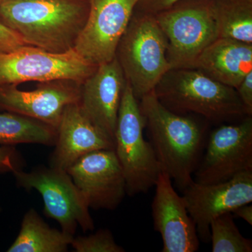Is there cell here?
<instances>
[{
    "instance_id": "1",
    "label": "cell",
    "mask_w": 252,
    "mask_h": 252,
    "mask_svg": "<svg viewBox=\"0 0 252 252\" xmlns=\"http://www.w3.org/2000/svg\"><path fill=\"white\" fill-rule=\"evenodd\" d=\"M141 112L160 172L183 191L203 157L206 127L190 116L176 114L162 105L154 90L140 99Z\"/></svg>"
},
{
    "instance_id": "2",
    "label": "cell",
    "mask_w": 252,
    "mask_h": 252,
    "mask_svg": "<svg viewBox=\"0 0 252 252\" xmlns=\"http://www.w3.org/2000/svg\"><path fill=\"white\" fill-rule=\"evenodd\" d=\"M89 10L87 0H3L0 19L28 45L63 53L74 48Z\"/></svg>"
},
{
    "instance_id": "3",
    "label": "cell",
    "mask_w": 252,
    "mask_h": 252,
    "mask_svg": "<svg viewBox=\"0 0 252 252\" xmlns=\"http://www.w3.org/2000/svg\"><path fill=\"white\" fill-rule=\"evenodd\" d=\"M162 105L176 114H194L206 121L223 123L248 117L236 89L195 68L172 69L154 89Z\"/></svg>"
},
{
    "instance_id": "4",
    "label": "cell",
    "mask_w": 252,
    "mask_h": 252,
    "mask_svg": "<svg viewBox=\"0 0 252 252\" xmlns=\"http://www.w3.org/2000/svg\"><path fill=\"white\" fill-rule=\"evenodd\" d=\"M167 41L154 14L134 11L118 44L116 58L134 95L140 100L171 69Z\"/></svg>"
},
{
    "instance_id": "5",
    "label": "cell",
    "mask_w": 252,
    "mask_h": 252,
    "mask_svg": "<svg viewBox=\"0 0 252 252\" xmlns=\"http://www.w3.org/2000/svg\"><path fill=\"white\" fill-rule=\"evenodd\" d=\"M145 122L138 99L126 81L118 113L114 152L125 177L126 194L145 193L160 172L155 152L144 137Z\"/></svg>"
},
{
    "instance_id": "6",
    "label": "cell",
    "mask_w": 252,
    "mask_h": 252,
    "mask_svg": "<svg viewBox=\"0 0 252 252\" xmlns=\"http://www.w3.org/2000/svg\"><path fill=\"white\" fill-rule=\"evenodd\" d=\"M154 15L166 37L171 69L193 68L200 54L219 38L211 0H181Z\"/></svg>"
},
{
    "instance_id": "7",
    "label": "cell",
    "mask_w": 252,
    "mask_h": 252,
    "mask_svg": "<svg viewBox=\"0 0 252 252\" xmlns=\"http://www.w3.org/2000/svg\"><path fill=\"white\" fill-rule=\"evenodd\" d=\"M13 175L18 187L39 192L44 200V213L59 223L63 232L74 236L78 225L84 232L94 229L90 207L67 171L41 165L30 172L18 170Z\"/></svg>"
},
{
    "instance_id": "8",
    "label": "cell",
    "mask_w": 252,
    "mask_h": 252,
    "mask_svg": "<svg viewBox=\"0 0 252 252\" xmlns=\"http://www.w3.org/2000/svg\"><path fill=\"white\" fill-rule=\"evenodd\" d=\"M97 67L83 59L74 49L52 53L28 45L0 54V86L54 81L82 84Z\"/></svg>"
},
{
    "instance_id": "9",
    "label": "cell",
    "mask_w": 252,
    "mask_h": 252,
    "mask_svg": "<svg viewBox=\"0 0 252 252\" xmlns=\"http://www.w3.org/2000/svg\"><path fill=\"white\" fill-rule=\"evenodd\" d=\"M194 182L203 185L225 182L252 170V118L220 125L207 137Z\"/></svg>"
},
{
    "instance_id": "10",
    "label": "cell",
    "mask_w": 252,
    "mask_h": 252,
    "mask_svg": "<svg viewBox=\"0 0 252 252\" xmlns=\"http://www.w3.org/2000/svg\"><path fill=\"white\" fill-rule=\"evenodd\" d=\"M89 10L74 51L94 66L116 57L118 44L125 32L138 0H87Z\"/></svg>"
},
{
    "instance_id": "11",
    "label": "cell",
    "mask_w": 252,
    "mask_h": 252,
    "mask_svg": "<svg viewBox=\"0 0 252 252\" xmlns=\"http://www.w3.org/2000/svg\"><path fill=\"white\" fill-rule=\"evenodd\" d=\"M90 208L114 210L126 194L124 172L114 149L86 154L67 170Z\"/></svg>"
},
{
    "instance_id": "12",
    "label": "cell",
    "mask_w": 252,
    "mask_h": 252,
    "mask_svg": "<svg viewBox=\"0 0 252 252\" xmlns=\"http://www.w3.org/2000/svg\"><path fill=\"white\" fill-rule=\"evenodd\" d=\"M182 198L193 220L199 239L210 240L214 219L252 202V170L242 172L219 183L203 185L193 182L182 191Z\"/></svg>"
},
{
    "instance_id": "13",
    "label": "cell",
    "mask_w": 252,
    "mask_h": 252,
    "mask_svg": "<svg viewBox=\"0 0 252 252\" xmlns=\"http://www.w3.org/2000/svg\"><path fill=\"white\" fill-rule=\"evenodd\" d=\"M33 91L15 84L0 86V109L45 123L57 129L67 106L79 102L81 84L71 81L40 83Z\"/></svg>"
},
{
    "instance_id": "14",
    "label": "cell",
    "mask_w": 252,
    "mask_h": 252,
    "mask_svg": "<svg viewBox=\"0 0 252 252\" xmlns=\"http://www.w3.org/2000/svg\"><path fill=\"white\" fill-rule=\"evenodd\" d=\"M152 202L154 228L161 235L162 252H195L200 247L196 227L172 180L160 172Z\"/></svg>"
},
{
    "instance_id": "15",
    "label": "cell",
    "mask_w": 252,
    "mask_h": 252,
    "mask_svg": "<svg viewBox=\"0 0 252 252\" xmlns=\"http://www.w3.org/2000/svg\"><path fill=\"white\" fill-rule=\"evenodd\" d=\"M126 85L125 76L116 57L97 66L81 84V108L113 140Z\"/></svg>"
},
{
    "instance_id": "16",
    "label": "cell",
    "mask_w": 252,
    "mask_h": 252,
    "mask_svg": "<svg viewBox=\"0 0 252 252\" xmlns=\"http://www.w3.org/2000/svg\"><path fill=\"white\" fill-rule=\"evenodd\" d=\"M54 146L49 166L67 171L86 154L102 149H114V141L89 119L77 102L64 109Z\"/></svg>"
},
{
    "instance_id": "17",
    "label": "cell",
    "mask_w": 252,
    "mask_h": 252,
    "mask_svg": "<svg viewBox=\"0 0 252 252\" xmlns=\"http://www.w3.org/2000/svg\"><path fill=\"white\" fill-rule=\"evenodd\" d=\"M193 68L236 89L252 70V44L217 38L200 54Z\"/></svg>"
},
{
    "instance_id": "18",
    "label": "cell",
    "mask_w": 252,
    "mask_h": 252,
    "mask_svg": "<svg viewBox=\"0 0 252 252\" xmlns=\"http://www.w3.org/2000/svg\"><path fill=\"white\" fill-rule=\"evenodd\" d=\"M74 236L51 228L34 209L23 217L19 234L8 252H65Z\"/></svg>"
},
{
    "instance_id": "19",
    "label": "cell",
    "mask_w": 252,
    "mask_h": 252,
    "mask_svg": "<svg viewBox=\"0 0 252 252\" xmlns=\"http://www.w3.org/2000/svg\"><path fill=\"white\" fill-rule=\"evenodd\" d=\"M57 129L36 119L6 112L0 113V146L39 144L54 146Z\"/></svg>"
},
{
    "instance_id": "20",
    "label": "cell",
    "mask_w": 252,
    "mask_h": 252,
    "mask_svg": "<svg viewBox=\"0 0 252 252\" xmlns=\"http://www.w3.org/2000/svg\"><path fill=\"white\" fill-rule=\"evenodd\" d=\"M219 37L252 44V0H211Z\"/></svg>"
},
{
    "instance_id": "21",
    "label": "cell",
    "mask_w": 252,
    "mask_h": 252,
    "mask_svg": "<svg viewBox=\"0 0 252 252\" xmlns=\"http://www.w3.org/2000/svg\"><path fill=\"white\" fill-rule=\"evenodd\" d=\"M212 252H252V241L240 233L230 212L216 217L210 223Z\"/></svg>"
},
{
    "instance_id": "22",
    "label": "cell",
    "mask_w": 252,
    "mask_h": 252,
    "mask_svg": "<svg viewBox=\"0 0 252 252\" xmlns=\"http://www.w3.org/2000/svg\"><path fill=\"white\" fill-rule=\"evenodd\" d=\"M75 252H124L108 229H100L86 236L73 238L70 244Z\"/></svg>"
},
{
    "instance_id": "23",
    "label": "cell",
    "mask_w": 252,
    "mask_h": 252,
    "mask_svg": "<svg viewBox=\"0 0 252 252\" xmlns=\"http://www.w3.org/2000/svg\"><path fill=\"white\" fill-rule=\"evenodd\" d=\"M24 162L14 146H0V173L23 170Z\"/></svg>"
},
{
    "instance_id": "24",
    "label": "cell",
    "mask_w": 252,
    "mask_h": 252,
    "mask_svg": "<svg viewBox=\"0 0 252 252\" xmlns=\"http://www.w3.org/2000/svg\"><path fill=\"white\" fill-rule=\"evenodd\" d=\"M26 46L28 44L19 34L0 19V54L12 52Z\"/></svg>"
},
{
    "instance_id": "25",
    "label": "cell",
    "mask_w": 252,
    "mask_h": 252,
    "mask_svg": "<svg viewBox=\"0 0 252 252\" xmlns=\"http://www.w3.org/2000/svg\"><path fill=\"white\" fill-rule=\"evenodd\" d=\"M247 115H252V70L244 77L236 89Z\"/></svg>"
},
{
    "instance_id": "26",
    "label": "cell",
    "mask_w": 252,
    "mask_h": 252,
    "mask_svg": "<svg viewBox=\"0 0 252 252\" xmlns=\"http://www.w3.org/2000/svg\"><path fill=\"white\" fill-rule=\"evenodd\" d=\"M181 0H138L135 11L155 14L171 7Z\"/></svg>"
},
{
    "instance_id": "27",
    "label": "cell",
    "mask_w": 252,
    "mask_h": 252,
    "mask_svg": "<svg viewBox=\"0 0 252 252\" xmlns=\"http://www.w3.org/2000/svg\"><path fill=\"white\" fill-rule=\"evenodd\" d=\"M234 217L240 218L250 225H252V205L251 203L246 204L235 209L232 212Z\"/></svg>"
},
{
    "instance_id": "28",
    "label": "cell",
    "mask_w": 252,
    "mask_h": 252,
    "mask_svg": "<svg viewBox=\"0 0 252 252\" xmlns=\"http://www.w3.org/2000/svg\"><path fill=\"white\" fill-rule=\"evenodd\" d=\"M3 1V0H0V4H1V1Z\"/></svg>"
},
{
    "instance_id": "29",
    "label": "cell",
    "mask_w": 252,
    "mask_h": 252,
    "mask_svg": "<svg viewBox=\"0 0 252 252\" xmlns=\"http://www.w3.org/2000/svg\"><path fill=\"white\" fill-rule=\"evenodd\" d=\"M0 211H1V207H0Z\"/></svg>"
}]
</instances>
